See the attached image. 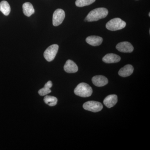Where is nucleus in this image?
Segmentation results:
<instances>
[{
	"label": "nucleus",
	"instance_id": "obj_12",
	"mask_svg": "<svg viewBox=\"0 0 150 150\" xmlns=\"http://www.w3.org/2000/svg\"><path fill=\"white\" fill-rule=\"evenodd\" d=\"M121 57L114 54H108L105 55L103 58V61L107 64L118 63L121 60Z\"/></svg>",
	"mask_w": 150,
	"mask_h": 150
},
{
	"label": "nucleus",
	"instance_id": "obj_1",
	"mask_svg": "<svg viewBox=\"0 0 150 150\" xmlns=\"http://www.w3.org/2000/svg\"><path fill=\"white\" fill-rule=\"evenodd\" d=\"M108 11L104 8H98L91 11L86 17V21H96L107 16Z\"/></svg>",
	"mask_w": 150,
	"mask_h": 150
},
{
	"label": "nucleus",
	"instance_id": "obj_17",
	"mask_svg": "<svg viewBox=\"0 0 150 150\" xmlns=\"http://www.w3.org/2000/svg\"><path fill=\"white\" fill-rule=\"evenodd\" d=\"M43 100L46 104L50 106H55L58 102V99L56 97L50 96H46Z\"/></svg>",
	"mask_w": 150,
	"mask_h": 150
},
{
	"label": "nucleus",
	"instance_id": "obj_5",
	"mask_svg": "<svg viewBox=\"0 0 150 150\" xmlns=\"http://www.w3.org/2000/svg\"><path fill=\"white\" fill-rule=\"evenodd\" d=\"M103 105L100 103L95 101H88L83 105L84 109L93 112H98L103 108Z\"/></svg>",
	"mask_w": 150,
	"mask_h": 150
},
{
	"label": "nucleus",
	"instance_id": "obj_15",
	"mask_svg": "<svg viewBox=\"0 0 150 150\" xmlns=\"http://www.w3.org/2000/svg\"><path fill=\"white\" fill-rule=\"evenodd\" d=\"M52 85L53 84L52 82L50 81H48L45 84L44 87L38 91V94L41 96H44L50 93L51 92L50 88L52 87Z\"/></svg>",
	"mask_w": 150,
	"mask_h": 150
},
{
	"label": "nucleus",
	"instance_id": "obj_16",
	"mask_svg": "<svg viewBox=\"0 0 150 150\" xmlns=\"http://www.w3.org/2000/svg\"><path fill=\"white\" fill-rule=\"evenodd\" d=\"M0 11L4 15L8 16L11 12V7L8 3L6 1H3L0 3Z\"/></svg>",
	"mask_w": 150,
	"mask_h": 150
},
{
	"label": "nucleus",
	"instance_id": "obj_18",
	"mask_svg": "<svg viewBox=\"0 0 150 150\" xmlns=\"http://www.w3.org/2000/svg\"><path fill=\"white\" fill-rule=\"evenodd\" d=\"M96 0H76V6L79 7H82L85 6L90 5L95 1Z\"/></svg>",
	"mask_w": 150,
	"mask_h": 150
},
{
	"label": "nucleus",
	"instance_id": "obj_3",
	"mask_svg": "<svg viewBox=\"0 0 150 150\" xmlns=\"http://www.w3.org/2000/svg\"><path fill=\"white\" fill-rule=\"evenodd\" d=\"M126 26V23L118 18L110 20L106 24L107 29L111 31H116L123 29Z\"/></svg>",
	"mask_w": 150,
	"mask_h": 150
},
{
	"label": "nucleus",
	"instance_id": "obj_4",
	"mask_svg": "<svg viewBox=\"0 0 150 150\" xmlns=\"http://www.w3.org/2000/svg\"><path fill=\"white\" fill-rule=\"evenodd\" d=\"M59 48V46L57 44H53L45 50L43 55L46 61L51 62L54 60L58 53Z\"/></svg>",
	"mask_w": 150,
	"mask_h": 150
},
{
	"label": "nucleus",
	"instance_id": "obj_6",
	"mask_svg": "<svg viewBox=\"0 0 150 150\" xmlns=\"http://www.w3.org/2000/svg\"><path fill=\"white\" fill-rule=\"evenodd\" d=\"M65 18L64 11L62 9H58L54 11L53 16V24L54 26H59L62 24Z\"/></svg>",
	"mask_w": 150,
	"mask_h": 150
},
{
	"label": "nucleus",
	"instance_id": "obj_11",
	"mask_svg": "<svg viewBox=\"0 0 150 150\" xmlns=\"http://www.w3.org/2000/svg\"><path fill=\"white\" fill-rule=\"evenodd\" d=\"M64 69L68 73H75L78 71V67L76 63L71 60H67L64 66Z\"/></svg>",
	"mask_w": 150,
	"mask_h": 150
},
{
	"label": "nucleus",
	"instance_id": "obj_2",
	"mask_svg": "<svg viewBox=\"0 0 150 150\" xmlns=\"http://www.w3.org/2000/svg\"><path fill=\"white\" fill-rule=\"evenodd\" d=\"M92 93L91 87L85 83H81L78 84L74 90V93L76 95L83 98L90 96Z\"/></svg>",
	"mask_w": 150,
	"mask_h": 150
},
{
	"label": "nucleus",
	"instance_id": "obj_7",
	"mask_svg": "<svg viewBox=\"0 0 150 150\" xmlns=\"http://www.w3.org/2000/svg\"><path fill=\"white\" fill-rule=\"evenodd\" d=\"M116 48L118 51L123 53H131L134 51V47L128 41L119 43L116 45Z\"/></svg>",
	"mask_w": 150,
	"mask_h": 150
},
{
	"label": "nucleus",
	"instance_id": "obj_10",
	"mask_svg": "<svg viewBox=\"0 0 150 150\" xmlns=\"http://www.w3.org/2000/svg\"><path fill=\"white\" fill-rule=\"evenodd\" d=\"M134 71V68L132 65H126L121 68L118 71V74L122 77H126L131 76Z\"/></svg>",
	"mask_w": 150,
	"mask_h": 150
},
{
	"label": "nucleus",
	"instance_id": "obj_9",
	"mask_svg": "<svg viewBox=\"0 0 150 150\" xmlns=\"http://www.w3.org/2000/svg\"><path fill=\"white\" fill-rule=\"evenodd\" d=\"M118 102V97L116 95H110L105 98L103 103L108 108L114 106Z\"/></svg>",
	"mask_w": 150,
	"mask_h": 150
},
{
	"label": "nucleus",
	"instance_id": "obj_8",
	"mask_svg": "<svg viewBox=\"0 0 150 150\" xmlns=\"http://www.w3.org/2000/svg\"><path fill=\"white\" fill-rule=\"evenodd\" d=\"M93 83L96 86L102 87L108 83V80L105 76L101 75L96 76L92 79Z\"/></svg>",
	"mask_w": 150,
	"mask_h": 150
},
{
	"label": "nucleus",
	"instance_id": "obj_19",
	"mask_svg": "<svg viewBox=\"0 0 150 150\" xmlns=\"http://www.w3.org/2000/svg\"><path fill=\"white\" fill-rule=\"evenodd\" d=\"M149 16L150 17V13H149Z\"/></svg>",
	"mask_w": 150,
	"mask_h": 150
},
{
	"label": "nucleus",
	"instance_id": "obj_13",
	"mask_svg": "<svg viewBox=\"0 0 150 150\" xmlns=\"http://www.w3.org/2000/svg\"><path fill=\"white\" fill-rule=\"evenodd\" d=\"M102 38L96 35L88 36L86 38V41L89 45L94 46L100 45L103 42Z\"/></svg>",
	"mask_w": 150,
	"mask_h": 150
},
{
	"label": "nucleus",
	"instance_id": "obj_14",
	"mask_svg": "<svg viewBox=\"0 0 150 150\" xmlns=\"http://www.w3.org/2000/svg\"><path fill=\"white\" fill-rule=\"evenodd\" d=\"M23 13L25 15L28 17L31 16L35 13V10L33 6L30 3L26 2L24 3L23 5Z\"/></svg>",
	"mask_w": 150,
	"mask_h": 150
}]
</instances>
